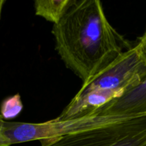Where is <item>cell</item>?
Here are the masks:
<instances>
[{
  "label": "cell",
  "mask_w": 146,
  "mask_h": 146,
  "mask_svg": "<svg viewBox=\"0 0 146 146\" xmlns=\"http://www.w3.org/2000/svg\"><path fill=\"white\" fill-rule=\"evenodd\" d=\"M4 120L3 119L2 116L1 115V114H0V130H1V126H2V124H3V122H4Z\"/></svg>",
  "instance_id": "cell-11"
},
{
  "label": "cell",
  "mask_w": 146,
  "mask_h": 146,
  "mask_svg": "<svg viewBox=\"0 0 146 146\" xmlns=\"http://www.w3.org/2000/svg\"><path fill=\"white\" fill-rule=\"evenodd\" d=\"M52 33L60 58L82 84L133 47L112 27L99 0H71Z\"/></svg>",
  "instance_id": "cell-1"
},
{
  "label": "cell",
  "mask_w": 146,
  "mask_h": 146,
  "mask_svg": "<svg viewBox=\"0 0 146 146\" xmlns=\"http://www.w3.org/2000/svg\"><path fill=\"white\" fill-rule=\"evenodd\" d=\"M122 116H85L58 121L55 118L40 123L4 121L0 130V146L54 138L83 130L97 128L128 119Z\"/></svg>",
  "instance_id": "cell-2"
},
{
  "label": "cell",
  "mask_w": 146,
  "mask_h": 146,
  "mask_svg": "<svg viewBox=\"0 0 146 146\" xmlns=\"http://www.w3.org/2000/svg\"><path fill=\"white\" fill-rule=\"evenodd\" d=\"M41 146H146V115L40 141Z\"/></svg>",
  "instance_id": "cell-3"
},
{
  "label": "cell",
  "mask_w": 146,
  "mask_h": 146,
  "mask_svg": "<svg viewBox=\"0 0 146 146\" xmlns=\"http://www.w3.org/2000/svg\"><path fill=\"white\" fill-rule=\"evenodd\" d=\"M71 0H37L34 6L36 15L55 24L64 15Z\"/></svg>",
  "instance_id": "cell-7"
},
{
  "label": "cell",
  "mask_w": 146,
  "mask_h": 146,
  "mask_svg": "<svg viewBox=\"0 0 146 146\" xmlns=\"http://www.w3.org/2000/svg\"><path fill=\"white\" fill-rule=\"evenodd\" d=\"M23 109L21 96L19 94L7 97L0 106V114L3 119L9 120L17 117Z\"/></svg>",
  "instance_id": "cell-8"
},
{
  "label": "cell",
  "mask_w": 146,
  "mask_h": 146,
  "mask_svg": "<svg viewBox=\"0 0 146 146\" xmlns=\"http://www.w3.org/2000/svg\"><path fill=\"white\" fill-rule=\"evenodd\" d=\"M137 44L139 45L140 49H141L142 53H143L144 56L146 58V29L143 35L139 38V40Z\"/></svg>",
  "instance_id": "cell-9"
},
{
  "label": "cell",
  "mask_w": 146,
  "mask_h": 146,
  "mask_svg": "<svg viewBox=\"0 0 146 146\" xmlns=\"http://www.w3.org/2000/svg\"><path fill=\"white\" fill-rule=\"evenodd\" d=\"M143 115H146V76L120 98L107 103L87 116L135 118Z\"/></svg>",
  "instance_id": "cell-5"
},
{
  "label": "cell",
  "mask_w": 146,
  "mask_h": 146,
  "mask_svg": "<svg viewBox=\"0 0 146 146\" xmlns=\"http://www.w3.org/2000/svg\"><path fill=\"white\" fill-rule=\"evenodd\" d=\"M146 76V58L138 44L124 51L115 61L87 84L76 95L94 91L110 90L124 94Z\"/></svg>",
  "instance_id": "cell-4"
},
{
  "label": "cell",
  "mask_w": 146,
  "mask_h": 146,
  "mask_svg": "<svg viewBox=\"0 0 146 146\" xmlns=\"http://www.w3.org/2000/svg\"><path fill=\"white\" fill-rule=\"evenodd\" d=\"M123 94V92L117 91L94 90L82 95H75L55 119L67 121L87 116L107 103L120 98Z\"/></svg>",
  "instance_id": "cell-6"
},
{
  "label": "cell",
  "mask_w": 146,
  "mask_h": 146,
  "mask_svg": "<svg viewBox=\"0 0 146 146\" xmlns=\"http://www.w3.org/2000/svg\"><path fill=\"white\" fill-rule=\"evenodd\" d=\"M5 2H6L5 0H0V19H1L2 9H3V7H4V4H5Z\"/></svg>",
  "instance_id": "cell-10"
}]
</instances>
